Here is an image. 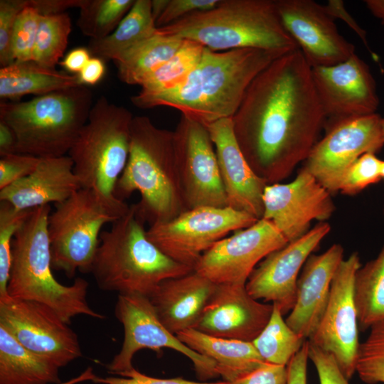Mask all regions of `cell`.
<instances>
[{
  "mask_svg": "<svg viewBox=\"0 0 384 384\" xmlns=\"http://www.w3.org/2000/svg\"><path fill=\"white\" fill-rule=\"evenodd\" d=\"M234 136L267 185L305 161L326 124L309 65L299 48L279 57L248 87L232 117Z\"/></svg>",
  "mask_w": 384,
  "mask_h": 384,
  "instance_id": "1",
  "label": "cell"
},
{
  "mask_svg": "<svg viewBox=\"0 0 384 384\" xmlns=\"http://www.w3.org/2000/svg\"><path fill=\"white\" fill-rule=\"evenodd\" d=\"M287 53L260 48L213 51L203 56L186 80L163 93L131 97L139 108L169 107L205 127L232 118L256 76Z\"/></svg>",
  "mask_w": 384,
  "mask_h": 384,
  "instance_id": "2",
  "label": "cell"
},
{
  "mask_svg": "<svg viewBox=\"0 0 384 384\" xmlns=\"http://www.w3.org/2000/svg\"><path fill=\"white\" fill-rule=\"evenodd\" d=\"M135 191L141 196L134 204L137 213L149 225L187 210L176 169L174 132L157 127L146 116L132 120L129 154L115 196L124 201Z\"/></svg>",
  "mask_w": 384,
  "mask_h": 384,
  "instance_id": "3",
  "label": "cell"
},
{
  "mask_svg": "<svg viewBox=\"0 0 384 384\" xmlns=\"http://www.w3.org/2000/svg\"><path fill=\"white\" fill-rule=\"evenodd\" d=\"M112 224L101 232L90 270L101 290L149 297L163 281L193 270L166 255L148 239L145 222L134 204Z\"/></svg>",
  "mask_w": 384,
  "mask_h": 384,
  "instance_id": "4",
  "label": "cell"
},
{
  "mask_svg": "<svg viewBox=\"0 0 384 384\" xmlns=\"http://www.w3.org/2000/svg\"><path fill=\"white\" fill-rule=\"evenodd\" d=\"M50 210V205L32 209L16 233L8 295L46 304L68 324L79 315L104 319L105 316L88 304L89 284L85 279L78 277L71 285H64L53 274L48 234Z\"/></svg>",
  "mask_w": 384,
  "mask_h": 384,
  "instance_id": "5",
  "label": "cell"
},
{
  "mask_svg": "<svg viewBox=\"0 0 384 384\" xmlns=\"http://www.w3.org/2000/svg\"><path fill=\"white\" fill-rule=\"evenodd\" d=\"M157 32L213 51L251 48L289 53L299 48L272 0H221L215 8L157 28Z\"/></svg>",
  "mask_w": 384,
  "mask_h": 384,
  "instance_id": "6",
  "label": "cell"
},
{
  "mask_svg": "<svg viewBox=\"0 0 384 384\" xmlns=\"http://www.w3.org/2000/svg\"><path fill=\"white\" fill-rule=\"evenodd\" d=\"M133 117L100 97L68 152L82 188L94 191L119 217L130 207L115 196V188L128 160Z\"/></svg>",
  "mask_w": 384,
  "mask_h": 384,
  "instance_id": "7",
  "label": "cell"
},
{
  "mask_svg": "<svg viewBox=\"0 0 384 384\" xmlns=\"http://www.w3.org/2000/svg\"><path fill=\"white\" fill-rule=\"evenodd\" d=\"M92 92L79 85L31 100L0 103V120L14 131L16 153L39 159L65 156L87 122Z\"/></svg>",
  "mask_w": 384,
  "mask_h": 384,
  "instance_id": "8",
  "label": "cell"
},
{
  "mask_svg": "<svg viewBox=\"0 0 384 384\" xmlns=\"http://www.w3.org/2000/svg\"><path fill=\"white\" fill-rule=\"evenodd\" d=\"M55 206L48 219L53 269L69 278L78 271L90 272L102 227L120 217L85 188Z\"/></svg>",
  "mask_w": 384,
  "mask_h": 384,
  "instance_id": "9",
  "label": "cell"
},
{
  "mask_svg": "<svg viewBox=\"0 0 384 384\" xmlns=\"http://www.w3.org/2000/svg\"><path fill=\"white\" fill-rule=\"evenodd\" d=\"M257 220L252 215L230 207L201 206L151 225L146 236L166 255L193 269L203 254L229 233L247 228Z\"/></svg>",
  "mask_w": 384,
  "mask_h": 384,
  "instance_id": "10",
  "label": "cell"
},
{
  "mask_svg": "<svg viewBox=\"0 0 384 384\" xmlns=\"http://www.w3.org/2000/svg\"><path fill=\"white\" fill-rule=\"evenodd\" d=\"M114 314L123 326L124 341L119 353L107 365L110 373L119 375L133 368L132 359L139 350L159 352L162 348H170L192 361L199 379L219 376L213 361L191 349L161 324L147 296L118 294Z\"/></svg>",
  "mask_w": 384,
  "mask_h": 384,
  "instance_id": "11",
  "label": "cell"
},
{
  "mask_svg": "<svg viewBox=\"0 0 384 384\" xmlns=\"http://www.w3.org/2000/svg\"><path fill=\"white\" fill-rule=\"evenodd\" d=\"M174 147L186 209L228 207L215 146L206 127L181 115L174 131Z\"/></svg>",
  "mask_w": 384,
  "mask_h": 384,
  "instance_id": "12",
  "label": "cell"
},
{
  "mask_svg": "<svg viewBox=\"0 0 384 384\" xmlns=\"http://www.w3.org/2000/svg\"><path fill=\"white\" fill-rule=\"evenodd\" d=\"M381 119L377 113L332 122L317 142L304 166L330 193L338 191L347 169L361 156L384 145Z\"/></svg>",
  "mask_w": 384,
  "mask_h": 384,
  "instance_id": "13",
  "label": "cell"
},
{
  "mask_svg": "<svg viewBox=\"0 0 384 384\" xmlns=\"http://www.w3.org/2000/svg\"><path fill=\"white\" fill-rule=\"evenodd\" d=\"M361 266L358 252L340 263L334 276L324 314L308 341L331 354L350 380L356 373L360 346L358 321L354 299L356 272Z\"/></svg>",
  "mask_w": 384,
  "mask_h": 384,
  "instance_id": "14",
  "label": "cell"
},
{
  "mask_svg": "<svg viewBox=\"0 0 384 384\" xmlns=\"http://www.w3.org/2000/svg\"><path fill=\"white\" fill-rule=\"evenodd\" d=\"M0 324L26 348L58 368L82 356L77 334L46 304L9 296L0 299Z\"/></svg>",
  "mask_w": 384,
  "mask_h": 384,
  "instance_id": "15",
  "label": "cell"
},
{
  "mask_svg": "<svg viewBox=\"0 0 384 384\" xmlns=\"http://www.w3.org/2000/svg\"><path fill=\"white\" fill-rule=\"evenodd\" d=\"M287 243L272 222L261 218L216 242L203 254L193 270L215 284H246L256 266Z\"/></svg>",
  "mask_w": 384,
  "mask_h": 384,
  "instance_id": "16",
  "label": "cell"
},
{
  "mask_svg": "<svg viewBox=\"0 0 384 384\" xmlns=\"http://www.w3.org/2000/svg\"><path fill=\"white\" fill-rule=\"evenodd\" d=\"M262 200V218L288 242L305 235L313 220H326L335 210L331 193L304 167L289 183L267 185Z\"/></svg>",
  "mask_w": 384,
  "mask_h": 384,
  "instance_id": "17",
  "label": "cell"
},
{
  "mask_svg": "<svg viewBox=\"0 0 384 384\" xmlns=\"http://www.w3.org/2000/svg\"><path fill=\"white\" fill-rule=\"evenodd\" d=\"M281 22L311 68L340 63L355 53L324 6L312 0H277Z\"/></svg>",
  "mask_w": 384,
  "mask_h": 384,
  "instance_id": "18",
  "label": "cell"
},
{
  "mask_svg": "<svg viewBox=\"0 0 384 384\" xmlns=\"http://www.w3.org/2000/svg\"><path fill=\"white\" fill-rule=\"evenodd\" d=\"M330 231L321 222L297 240L273 251L254 269L245 284L255 299L270 302L283 315L292 309L301 269L320 242Z\"/></svg>",
  "mask_w": 384,
  "mask_h": 384,
  "instance_id": "19",
  "label": "cell"
},
{
  "mask_svg": "<svg viewBox=\"0 0 384 384\" xmlns=\"http://www.w3.org/2000/svg\"><path fill=\"white\" fill-rule=\"evenodd\" d=\"M311 75L326 121L376 113L379 99L375 80L356 53L336 65L311 68Z\"/></svg>",
  "mask_w": 384,
  "mask_h": 384,
  "instance_id": "20",
  "label": "cell"
},
{
  "mask_svg": "<svg viewBox=\"0 0 384 384\" xmlns=\"http://www.w3.org/2000/svg\"><path fill=\"white\" fill-rule=\"evenodd\" d=\"M272 304L262 303L245 284H216L194 329L205 334L252 342L268 323Z\"/></svg>",
  "mask_w": 384,
  "mask_h": 384,
  "instance_id": "21",
  "label": "cell"
},
{
  "mask_svg": "<svg viewBox=\"0 0 384 384\" xmlns=\"http://www.w3.org/2000/svg\"><path fill=\"white\" fill-rule=\"evenodd\" d=\"M214 144L228 207L247 213L257 220L264 213L267 183L251 169L234 136L232 118L206 126Z\"/></svg>",
  "mask_w": 384,
  "mask_h": 384,
  "instance_id": "22",
  "label": "cell"
},
{
  "mask_svg": "<svg viewBox=\"0 0 384 384\" xmlns=\"http://www.w3.org/2000/svg\"><path fill=\"white\" fill-rule=\"evenodd\" d=\"M343 260V248L334 244L320 255H311L297 282L294 305L285 319L296 333L309 339L326 307L334 276Z\"/></svg>",
  "mask_w": 384,
  "mask_h": 384,
  "instance_id": "23",
  "label": "cell"
},
{
  "mask_svg": "<svg viewBox=\"0 0 384 384\" xmlns=\"http://www.w3.org/2000/svg\"><path fill=\"white\" fill-rule=\"evenodd\" d=\"M80 188L68 155L43 158L30 175L0 190V201L18 210H31L50 203H60Z\"/></svg>",
  "mask_w": 384,
  "mask_h": 384,
  "instance_id": "24",
  "label": "cell"
},
{
  "mask_svg": "<svg viewBox=\"0 0 384 384\" xmlns=\"http://www.w3.org/2000/svg\"><path fill=\"white\" fill-rule=\"evenodd\" d=\"M215 285L193 270L163 281L148 297L161 324L176 335L194 328Z\"/></svg>",
  "mask_w": 384,
  "mask_h": 384,
  "instance_id": "25",
  "label": "cell"
},
{
  "mask_svg": "<svg viewBox=\"0 0 384 384\" xmlns=\"http://www.w3.org/2000/svg\"><path fill=\"white\" fill-rule=\"evenodd\" d=\"M176 336L191 349L213 361L223 381H235L265 363L252 342L212 336L194 329Z\"/></svg>",
  "mask_w": 384,
  "mask_h": 384,
  "instance_id": "26",
  "label": "cell"
},
{
  "mask_svg": "<svg viewBox=\"0 0 384 384\" xmlns=\"http://www.w3.org/2000/svg\"><path fill=\"white\" fill-rule=\"evenodd\" d=\"M59 368L26 348L0 324V384L60 383Z\"/></svg>",
  "mask_w": 384,
  "mask_h": 384,
  "instance_id": "27",
  "label": "cell"
},
{
  "mask_svg": "<svg viewBox=\"0 0 384 384\" xmlns=\"http://www.w3.org/2000/svg\"><path fill=\"white\" fill-rule=\"evenodd\" d=\"M82 85L78 75L46 68L33 60L14 61L0 69L1 99L18 100Z\"/></svg>",
  "mask_w": 384,
  "mask_h": 384,
  "instance_id": "28",
  "label": "cell"
},
{
  "mask_svg": "<svg viewBox=\"0 0 384 384\" xmlns=\"http://www.w3.org/2000/svg\"><path fill=\"white\" fill-rule=\"evenodd\" d=\"M157 30L150 0H135L114 31L101 39H90L87 49L102 60H120Z\"/></svg>",
  "mask_w": 384,
  "mask_h": 384,
  "instance_id": "29",
  "label": "cell"
},
{
  "mask_svg": "<svg viewBox=\"0 0 384 384\" xmlns=\"http://www.w3.org/2000/svg\"><path fill=\"white\" fill-rule=\"evenodd\" d=\"M183 39L157 32L115 62L119 78L128 85H142L180 48Z\"/></svg>",
  "mask_w": 384,
  "mask_h": 384,
  "instance_id": "30",
  "label": "cell"
},
{
  "mask_svg": "<svg viewBox=\"0 0 384 384\" xmlns=\"http://www.w3.org/2000/svg\"><path fill=\"white\" fill-rule=\"evenodd\" d=\"M354 299L360 331L384 324V246L356 272Z\"/></svg>",
  "mask_w": 384,
  "mask_h": 384,
  "instance_id": "31",
  "label": "cell"
},
{
  "mask_svg": "<svg viewBox=\"0 0 384 384\" xmlns=\"http://www.w3.org/2000/svg\"><path fill=\"white\" fill-rule=\"evenodd\" d=\"M204 49L199 43L183 39L178 51L146 78L137 94L142 96L157 95L182 85L200 62Z\"/></svg>",
  "mask_w": 384,
  "mask_h": 384,
  "instance_id": "32",
  "label": "cell"
},
{
  "mask_svg": "<svg viewBox=\"0 0 384 384\" xmlns=\"http://www.w3.org/2000/svg\"><path fill=\"white\" fill-rule=\"evenodd\" d=\"M283 316L279 309L273 304L268 323L252 341L265 363L287 366L306 341L287 325Z\"/></svg>",
  "mask_w": 384,
  "mask_h": 384,
  "instance_id": "33",
  "label": "cell"
},
{
  "mask_svg": "<svg viewBox=\"0 0 384 384\" xmlns=\"http://www.w3.org/2000/svg\"><path fill=\"white\" fill-rule=\"evenodd\" d=\"M135 0H84L76 24L90 39H101L112 33Z\"/></svg>",
  "mask_w": 384,
  "mask_h": 384,
  "instance_id": "34",
  "label": "cell"
},
{
  "mask_svg": "<svg viewBox=\"0 0 384 384\" xmlns=\"http://www.w3.org/2000/svg\"><path fill=\"white\" fill-rule=\"evenodd\" d=\"M71 29L68 13L41 15L33 60L44 67L55 68L67 48Z\"/></svg>",
  "mask_w": 384,
  "mask_h": 384,
  "instance_id": "35",
  "label": "cell"
},
{
  "mask_svg": "<svg viewBox=\"0 0 384 384\" xmlns=\"http://www.w3.org/2000/svg\"><path fill=\"white\" fill-rule=\"evenodd\" d=\"M31 210H18L7 202L0 203V299L9 296L13 238Z\"/></svg>",
  "mask_w": 384,
  "mask_h": 384,
  "instance_id": "36",
  "label": "cell"
},
{
  "mask_svg": "<svg viewBox=\"0 0 384 384\" xmlns=\"http://www.w3.org/2000/svg\"><path fill=\"white\" fill-rule=\"evenodd\" d=\"M356 373L366 383H384V324L372 326L360 343Z\"/></svg>",
  "mask_w": 384,
  "mask_h": 384,
  "instance_id": "37",
  "label": "cell"
},
{
  "mask_svg": "<svg viewBox=\"0 0 384 384\" xmlns=\"http://www.w3.org/2000/svg\"><path fill=\"white\" fill-rule=\"evenodd\" d=\"M41 14L27 4L16 17L11 38V50L15 61L33 60Z\"/></svg>",
  "mask_w": 384,
  "mask_h": 384,
  "instance_id": "38",
  "label": "cell"
},
{
  "mask_svg": "<svg viewBox=\"0 0 384 384\" xmlns=\"http://www.w3.org/2000/svg\"><path fill=\"white\" fill-rule=\"evenodd\" d=\"M382 161L373 152L361 156L345 172L338 191L354 195L380 181Z\"/></svg>",
  "mask_w": 384,
  "mask_h": 384,
  "instance_id": "39",
  "label": "cell"
},
{
  "mask_svg": "<svg viewBox=\"0 0 384 384\" xmlns=\"http://www.w3.org/2000/svg\"><path fill=\"white\" fill-rule=\"evenodd\" d=\"M28 0L0 1V65L7 66L15 60L11 50V38L18 14L27 6Z\"/></svg>",
  "mask_w": 384,
  "mask_h": 384,
  "instance_id": "40",
  "label": "cell"
},
{
  "mask_svg": "<svg viewBox=\"0 0 384 384\" xmlns=\"http://www.w3.org/2000/svg\"><path fill=\"white\" fill-rule=\"evenodd\" d=\"M40 159L23 154H12L0 159V190L30 175Z\"/></svg>",
  "mask_w": 384,
  "mask_h": 384,
  "instance_id": "41",
  "label": "cell"
},
{
  "mask_svg": "<svg viewBox=\"0 0 384 384\" xmlns=\"http://www.w3.org/2000/svg\"><path fill=\"white\" fill-rule=\"evenodd\" d=\"M221 0H168L166 5L156 21L157 28L176 22L192 14L210 10Z\"/></svg>",
  "mask_w": 384,
  "mask_h": 384,
  "instance_id": "42",
  "label": "cell"
},
{
  "mask_svg": "<svg viewBox=\"0 0 384 384\" xmlns=\"http://www.w3.org/2000/svg\"><path fill=\"white\" fill-rule=\"evenodd\" d=\"M308 355L316 368L320 384H349L334 356L309 341Z\"/></svg>",
  "mask_w": 384,
  "mask_h": 384,
  "instance_id": "43",
  "label": "cell"
},
{
  "mask_svg": "<svg viewBox=\"0 0 384 384\" xmlns=\"http://www.w3.org/2000/svg\"><path fill=\"white\" fill-rule=\"evenodd\" d=\"M119 375L121 377L100 378L96 376L92 382L100 384H227L226 381L208 383L193 381L181 378H156L143 374L134 368Z\"/></svg>",
  "mask_w": 384,
  "mask_h": 384,
  "instance_id": "44",
  "label": "cell"
},
{
  "mask_svg": "<svg viewBox=\"0 0 384 384\" xmlns=\"http://www.w3.org/2000/svg\"><path fill=\"white\" fill-rule=\"evenodd\" d=\"M287 366L264 363L245 376L227 384H287Z\"/></svg>",
  "mask_w": 384,
  "mask_h": 384,
  "instance_id": "45",
  "label": "cell"
},
{
  "mask_svg": "<svg viewBox=\"0 0 384 384\" xmlns=\"http://www.w3.org/2000/svg\"><path fill=\"white\" fill-rule=\"evenodd\" d=\"M308 340L287 366V384H307Z\"/></svg>",
  "mask_w": 384,
  "mask_h": 384,
  "instance_id": "46",
  "label": "cell"
},
{
  "mask_svg": "<svg viewBox=\"0 0 384 384\" xmlns=\"http://www.w3.org/2000/svg\"><path fill=\"white\" fill-rule=\"evenodd\" d=\"M84 0H28L29 6L36 9L41 15L65 13L70 8H80Z\"/></svg>",
  "mask_w": 384,
  "mask_h": 384,
  "instance_id": "47",
  "label": "cell"
},
{
  "mask_svg": "<svg viewBox=\"0 0 384 384\" xmlns=\"http://www.w3.org/2000/svg\"><path fill=\"white\" fill-rule=\"evenodd\" d=\"M90 54L86 48H75L69 51L59 64L67 71L78 75L92 58Z\"/></svg>",
  "mask_w": 384,
  "mask_h": 384,
  "instance_id": "48",
  "label": "cell"
},
{
  "mask_svg": "<svg viewBox=\"0 0 384 384\" xmlns=\"http://www.w3.org/2000/svg\"><path fill=\"white\" fill-rule=\"evenodd\" d=\"M105 73V65L102 59L92 57L81 72L78 74L82 85H94L99 82Z\"/></svg>",
  "mask_w": 384,
  "mask_h": 384,
  "instance_id": "49",
  "label": "cell"
},
{
  "mask_svg": "<svg viewBox=\"0 0 384 384\" xmlns=\"http://www.w3.org/2000/svg\"><path fill=\"white\" fill-rule=\"evenodd\" d=\"M324 6L333 18H340L346 22L358 34L366 47L368 48L365 31L358 26L351 15L346 11L342 1L330 0Z\"/></svg>",
  "mask_w": 384,
  "mask_h": 384,
  "instance_id": "50",
  "label": "cell"
},
{
  "mask_svg": "<svg viewBox=\"0 0 384 384\" xmlns=\"http://www.w3.org/2000/svg\"><path fill=\"white\" fill-rule=\"evenodd\" d=\"M17 140L12 129L0 120V156L16 153Z\"/></svg>",
  "mask_w": 384,
  "mask_h": 384,
  "instance_id": "51",
  "label": "cell"
},
{
  "mask_svg": "<svg viewBox=\"0 0 384 384\" xmlns=\"http://www.w3.org/2000/svg\"><path fill=\"white\" fill-rule=\"evenodd\" d=\"M365 4L370 13L384 26V0H367Z\"/></svg>",
  "mask_w": 384,
  "mask_h": 384,
  "instance_id": "52",
  "label": "cell"
},
{
  "mask_svg": "<svg viewBox=\"0 0 384 384\" xmlns=\"http://www.w3.org/2000/svg\"><path fill=\"white\" fill-rule=\"evenodd\" d=\"M97 375L94 373L92 368H87L85 371H83L80 375L69 380L68 381L64 383H60L57 384H76L80 382L86 380H93Z\"/></svg>",
  "mask_w": 384,
  "mask_h": 384,
  "instance_id": "53",
  "label": "cell"
},
{
  "mask_svg": "<svg viewBox=\"0 0 384 384\" xmlns=\"http://www.w3.org/2000/svg\"><path fill=\"white\" fill-rule=\"evenodd\" d=\"M168 0H151V11L154 19L156 21L163 12Z\"/></svg>",
  "mask_w": 384,
  "mask_h": 384,
  "instance_id": "54",
  "label": "cell"
},
{
  "mask_svg": "<svg viewBox=\"0 0 384 384\" xmlns=\"http://www.w3.org/2000/svg\"><path fill=\"white\" fill-rule=\"evenodd\" d=\"M382 138L384 143V117L381 119Z\"/></svg>",
  "mask_w": 384,
  "mask_h": 384,
  "instance_id": "55",
  "label": "cell"
},
{
  "mask_svg": "<svg viewBox=\"0 0 384 384\" xmlns=\"http://www.w3.org/2000/svg\"><path fill=\"white\" fill-rule=\"evenodd\" d=\"M380 174H381V179L384 180V161H382Z\"/></svg>",
  "mask_w": 384,
  "mask_h": 384,
  "instance_id": "56",
  "label": "cell"
}]
</instances>
